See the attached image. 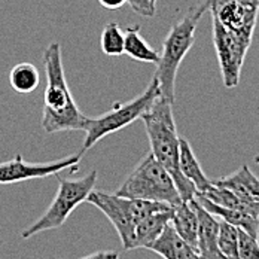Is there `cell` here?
<instances>
[{
  "label": "cell",
  "mask_w": 259,
  "mask_h": 259,
  "mask_svg": "<svg viewBox=\"0 0 259 259\" xmlns=\"http://www.w3.org/2000/svg\"><path fill=\"white\" fill-rule=\"evenodd\" d=\"M47 70V88L44 93L42 128L54 134L60 131H85L90 118L75 103L69 90L61 61V47L52 42L44 54Z\"/></svg>",
  "instance_id": "1"
},
{
  "label": "cell",
  "mask_w": 259,
  "mask_h": 259,
  "mask_svg": "<svg viewBox=\"0 0 259 259\" xmlns=\"http://www.w3.org/2000/svg\"><path fill=\"white\" fill-rule=\"evenodd\" d=\"M140 119L146 127L151 143V154L173 178L182 201L194 200L197 188L183 176L179 165L181 137L173 115V103L159 96Z\"/></svg>",
  "instance_id": "2"
},
{
  "label": "cell",
  "mask_w": 259,
  "mask_h": 259,
  "mask_svg": "<svg viewBox=\"0 0 259 259\" xmlns=\"http://www.w3.org/2000/svg\"><path fill=\"white\" fill-rule=\"evenodd\" d=\"M208 11V2L191 8L186 15L170 28L162 42L159 61L156 63L155 76L159 82L161 97L175 103L176 99V78L183 58L195 42V31L200 18Z\"/></svg>",
  "instance_id": "3"
},
{
  "label": "cell",
  "mask_w": 259,
  "mask_h": 259,
  "mask_svg": "<svg viewBox=\"0 0 259 259\" xmlns=\"http://www.w3.org/2000/svg\"><path fill=\"white\" fill-rule=\"evenodd\" d=\"M87 203L94 204L106 214V218L112 222V225L119 234L125 250L133 249L134 231L142 219H145L146 216L155 211L173 207L167 203L127 198L118 194H109L104 191H94V189L87 197Z\"/></svg>",
  "instance_id": "4"
},
{
  "label": "cell",
  "mask_w": 259,
  "mask_h": 259,
  "mask_svg": "<svg viewBox=\"0 0 259 259\" xmlns=\"http://www.w3.org/2000/svg\"><path fill=\"white\" fill-rule=\"evenodd\" d=\"M115 194L127 198L167 203L170 206L182 203L173 178L152 154H148L137 164Z\"/></svg>",
  "instance_id": "5"
},
{
  "label": "cell",
  "mask_w": 259,
  "mask_h": 259,
  "mask_svg": "<svg viewBox=\"0 0 259 259\" xmlns=\"http://www.w3.org/2000/svg\"><path fill=\"white\" fill-rule=\"evenodd\" d=\"M159 96H161L159 82L154 76L142 94H139L137 97H134L127 103L115 104L112 110H109L107 113H104L96 119H90L88 127L85 130L87 136L83 140L82 152L91 149L97 142H100L106 136L125 128L131 122L140 119L142 115L154 104Z\"/></svg>",
  "instance_id": "6"
},
{
  "label": "cell",
  "mask_w": 259,
  "mask_h": 259,
  "mask_svg": "<svg viewBox=\"0 0 259 259\" xmlns=\"http://www.w3.org/2000/svg\"><path fill=\"white\" fill-rule=\"evenodd\" d=\"M97 182V171L91 170L88 175L79 179H64L58 178V191L55 198L52 200L51 206L47 211L27 230L21 233L23 238H28L31 235L60 228L72 214V211L78 207L80 203L87 201V197L94 189Z\"/></svg>",
  "instance_id": "7"
},
{
  "label": "cell",
  "mask_w": 259,
  "mask_h": 259,
  "mask_svg": "<svg viewBox=\"0 0 259 259\" xmlns=\"http://www.w3.org/2000/svg\"><path fill=\"white\" fill-rule=\"evenodd\" d=\"M213 45L225 88H235L240 83V73L252 39L224 27L213 18Z\"/></svg>",
  "instance_id": "8"
},
{
  "label": "cell",
  "mask_w": 259,
  "mask_h": 259,
  "mask_svg": "<svg viewBox=\"0 0 259 259\" xmlns=\"http://www.w3.org/2000/svg\"><path fill=\"white\" fill-rule=\"evenodd\" d=\"M83 155L80 151L75 155H69L52 162H28L21 155L6 162H0V185H11L30 179H40L55 176L63 170L78 171L79 161Z\"/></svg>",
  "instance_id": "9"
},
{
  "label": "cell",
  "mask_w": 259,
  "mask_h": 259,
  "mask_svg": "<svg viewBox=\"0 0 259 259\" xmlns=\"http://www.w3.org/2000/svg\"><path fill=\"white\" fill-rule=\"evenodd\" d=\"M211 18L238 34L253 37L258 20V9L249 8L238 0H207Z\"/></svg>",
  "instance_id": "10"
},
{
  "label": "cell",
  "mask_w": 259,
  "mask_h": 259,
  "mask_svg": "<svg viewBox=\"0 0 259 259\" xmlns=\"http://www.w3.org/2000/svg\"><path fill=\"white\" fill-rule=\"evenodd\" d=\"M198 216V252L204 259H227L218 244L219 219L208 213L195 198L191 200Z\"/></svg>",
  "instance_id": "11"
},
{
  "label": "cell",
  "mask_w": 259,
  "mask_h": 259,
  "mask_svg": "<svg viewBox=\"0 0 259 259\" xmlns=\"http://www.w3.org/2000/svg\"><path fill=\"white\" fill-rule=\"evenodd\" d=\"M195 200L207 210L208 213H211L213 216L219 218L221 221H225L228 224H231L234 227L246 231L249 235L259 238V213L258 211H247V210H237V208H228L218 206L211 201H208L207 198H204L203 195H200L198 192L195 194Z\"/></svg>",
  "instance_id": "12"
},
{
  "label": "cell",
  "mask_w": 259,
  "mask_h": 259,
  "mask_svg": "<svg viewBox=\"0 0 259 259\" xmlns=\"http://www.w3.org/2000/svg\"><path fill=\"white\" fill-rule=\"evenodd\" d=\"M148 249L158 253L164 259H204L195 247L186 243L181 235L176 233L171 222L164 228L162 234Z\"/></svg>",
  "instance_id": "13"
},
{
  "label": "cell",
  "mask_w": 259,
  "mask_h": 259,
  "mask_svg": "<svg viewBox=\"0 0 259 259\" xmlns=\"http://www.w3.org/2000/svg\"><path fill=\"white\" fill-rule=\"evenodd\" d=\"M211 183L230 189L243 201L259 204V179L246 164L234 171L233 175L211 181Z\"/></svg>",
  "instance_id": "14"
},
{
  "label": "cell",
  "mask_w": 259,
  "mask_h": 259,
  "mask_svg": "<svg viewBox=\"0 0 259 259\" xmlns=\"http://www.w3.org/2000/svg\"><path fill=\"white\" fill-rule=\"evenodd\" d=\"M171 218H173V207L155 211L146 216L145 219H142L134 231L133 249H140V247L148 249L162 234L164 228L171 222Z\"/></svg>",
  "instance_id": "15"
},
{
  "label": "cell",
  "mask_w": 259,
  "mask_h": 259,
  "mask_svg": "<svg viewBox=\"0 0 259 259\" xmlns=\"http://www.w3.org/2000/svg\"><path fill=\"white\" fill-rule=\"evenodd\" d=\"M171 225L182 238L198 250V216L191 201L173 206Z\"/></svg>",
  "instance_id": "16"
},
{
  "label": "cell",
  "mask_w": 259,
  "mask_h": 259,
  "mask_svg": "<svg viewBox=\"0 0 259 259\" xmlns=\"http://www.w3.org/2000/svg\"><path fill=\"white\" fill-rule=\"evenodd\" d=\"M179 165L181 171L186 179L194 183L197 192H204L211 186V181L204 175L197 156L194 154L188 140L181 137V155H179Z\"/></svg>",
  "instance_id": "17"
},
{
  "label": "cell",
  "mask_w": 259,
  "mask_h": 259,
  "mask_svg": "<svg viewBox=\"0 0 259 259\" xmlns=\"http://www.w3.org/2000/svg\"><path fill=\"white\" fill-rule=\"evenodd\" d=\"M125 34V44H124V54L130 58L148 63V64H156L159 61V54L140 36L139 26L130 27L124 33Z\"/></svg>",
  "instance_id": "18"
},
{
  "label": "cell",
  "mask_w": 259,
  "mask_h": 259,
  "mask_svg": "<svg viewBox=\"0 0 259 259\" xmlns=\"http://www.w3.org/2000/svg\"><path fill=\"white\" fill-rule=\"evenodd\" d=\"M39 70L31 63H20L9 73V83L15 93L28 94L39 87Z\"/></svg>",
  "instance_id": "19"
},
{
  "label": "cell",
  "mask_w": 259,
  "mask_h": 259,
  "mask_svg": "<svg viewBox=\"0 0 259 259\" xmlns=\"http://www.w3.org/2000/svg\"><path fill=\"white\" fill-rule=\"evenodd\" d=\"M124 44H125V34L122 33L118 23H109L106 24L100 37V45L106 55L116 57L124 54Z\"/></svg>",
  "instance_id": "20"
},
{
  "label": "cell",
  "mask_w": 259,
  "mask_h": 259,
  "mask_svg": "<svg viewBox=\"0 0 259 259\" xmlns=\"http://www.w3.org/2000/svg\"><path fill=\"white\" fill-rule=\"evenodd\" d=\"M218 244L222 255L227 259H241L238 253V228L221 219H219Z\"/></svg>",
  "instance_id": "21"
},
{
  "label": "cell",
  "mask_w": 259,
  "mask_h": 259,
  "mask_svg": "<svg viewBox=\"0 0 259 259\" xmlns=\"http://www.w3.org/2000/svg\"><path fill=\"white\" fill-rule=\"evenodd\" d=\"M238 253L241 259H259V238L238 228Z\"/></svg>",
  "instance_id": "22"
},
{
  "label": "cell",
  "mask_w": 259,
  "mask_h": 259,
  "mask_svg": "<svg viewBox=\"0 0 259 259\" xmlns=\"http://www.w3.org/2000/svg\"><path fill=\"white\" fill-rule=\"evenodd\" d=\"M131 9L142 15V17H148V18H152L155 17L156 12V2L155 0H127Z\"/></svg>",
  "instance_id": "23"
},
{
  "label": "cell",
  "mask_w": 259,
  "mask_h": 259,
  "mask_svg": "<svg viewBox=\"0 0 259 259\" xmlns=\"http://www.w3.org/2000/svg\"><path fill=\"white\" fill-rule=\"evenodd\" d=\"M119 258V253L115 252V250H102V252H96V253H91L88 256H83L80 259H118Z\"/></svg>",
  "instance_id": "24"
},
{
  "label": "cell",
  "mask_w": 259,
  "mask_h": 259,
  "mask_svg": "<svg viewBox=\"0 0 259 259\" xmlns=\"http://www.w3.org/2000/svg\"><path fill=\"white\" fill-rule=\"evenodd\" d=\"M99 3H100L103 8H106V9L115 11V9L122 8V6L127 3V0H99Z\"/></svg>",
  "instance_id": "25"
},
{
  "label": "cell",
  "mask_w": 259,
  "mask_h": 259,
  "mask_svg": "<svg viewBox=\"0 0 259 259\" xmlns=\"http://www.w3.org/2000/svg\"><path fill=\"white\" fill-rule=\"evenodd\" d=\"M238 2H241L243 5H246L249 8H253V9L259 11V0H238Z\"/></svg>",
  "instance_id": "26"
},
{
  "label": "cell",
  "mask_w": 259,
  "mask_h": 259,
  "mask_svg": "<svg viewBox=\"0 0 259 259\" xmlns=\"http://www.w3.org/2000/svg\"><path fill=\"white\" fill-rule=\"evenodd\" d=\"M155 2H156V0H155Z\"/></svg>",
  "instance_id": "27"
}]
</instances>
